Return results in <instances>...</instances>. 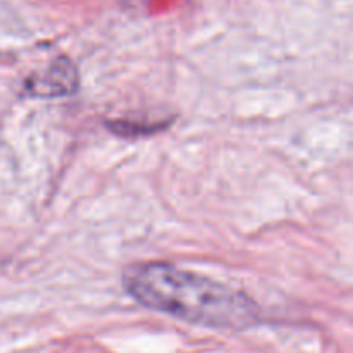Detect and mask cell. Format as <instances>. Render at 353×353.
Wrapping results in <instances>:
<instances>
[{
  "label": "cell",
  "mask_w": 353,
  "mask_h": 353,
  "mask_svg": "<svg viewBox=\"0 0 353 353\" xmlns=\"http://www.w3.org/2000/svg\"><path fill=\"white\" fill-rule=\"evenodd\" d=\"M123 281L141 305L188 323L241 330L257 321V305L245 293L164 262L131 265Z\"/></svg>",
  "instance_id": "1"
},
{
  "label": "cell",
  "mask_w": 353,
  "mask_h": 353,
  "mask_svg": "<svg viewBox=\"0 0 353 353\" xmlns=\"http://www.w3.org/2000/svg\"><path fill=\"white\" fill-rule=\"evenodd\" d=\"M78 88V71L69 59L61 57L38 78L28 83V90L37 97L71 95Z\"/></svg>",
  "instance_id": "2"
}]
</instances>
